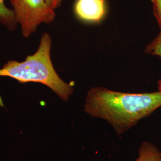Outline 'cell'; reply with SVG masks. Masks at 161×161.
Here are the masks:
<instances>
[{
    "label": "cell",
    "mask_w": 161,
    "mask_h": 161,
    "mask_svg": "<svg viewBox=\"0 0 161 161\" xmlns=\"http://www.w3.org/2000/svg\"><path fill=\"white\" fill-rule=\"evenodd\" d=\"M160 107L161 90L127 93L94 87L87 92L84 109L91 116L107 121L121 135Z\"/></svg>",
    "instance_id": "obj_1"
},
{
    "label": "cell",
    "mask_w": 161,
    "mask_h": 161,
    "mask_svg": "<svg viewBox=\"0 0 161 161\" xmlns=\"http://www.w3.org/2000/svg\"><path fill=\"white\" fill-rule=\"evenodd\" d=\"M52 46L50 35L44 33L35 53L21 62L8 61L0 68V76L12 78L20 83H40L50 88L62 100H68L74 86L64 82L54 69L50 55Z\"/></svg>",
    "instance_id": "obj_2"
},
{
    "label": "cell",
    "mask_w": 161,
    "mask_h": 161,
    "mask_svg": "<svg viewBox=\"0 0 161 161\" xmlns=\"http://www.w3.org/2000/svg\"><path fill=\"white\" fill-rule=\"evenodd\" d=\"M22 34L28 38L36 32L41 23L53 22L56 13L47 0H10Z\"/></svg>",
    "instance_id": "obj_3"
},
{
    "label": "cell",
    "mask_w": 161,
    "mask_h": 161,
    "mask_svg": "<svg viewBox=\"0 0 161 161\" xmlns=\"http://www.w3.org/2000/svg\"><path fill=\"white\" fill-rule=\"evenodd\" d=\"M74 12L80 20L88 23H98L106 16V0H76Z\"/></svg>",
    "instance_id": "obj_4"
},
{
    "label": "cell",
    "mask_w": 161,
    "mask_h": 161,
    "mask_svg": "<svg viewBox=\"0 0 161 161\" xmlns=\"http://www.w3.org/2000/svg\"><path fill=\"white\" fill-rule=\"evenodd\" d=\"M136 161H161V151L155 145L144 142L139 148L138 158Z\"/></svg>",
    "instance_id": "obj_5"
},
{
    "label": "cell",
    "mask_w": 161,
    "mask_h": 161,
    "mask_svg": "<svg viewBox=\"0 0 161 161\" xmlns=\"http://www.w3.org/2000/svg\"><path fill=\"white\" fill-rule=\"evenodd\" d=\"M0 22L10 30L15 29L17 23L14 13L5 5L4 0H0Z\"/></svg>",
    "instance_id": "obj_6"
},
{
    "label": "cell",
    "mask_w": 161,
    "mask_h": 161,
    "mask_svg": "<svg viewBox=\"0 0 161 161\" xmlns=\"http://www.w3.org/2000/svg\"><path fill=\"white\" fill-rule=\"evenodd\" d=\"M145 53L161 59V31L158 35L145 47Z\"/></svg>",
    "instance_id": "obj_7"
},
{
    "label": "cell",
    "mask_w": 161,
    "mask_h": 161,
    "mask_svg": "<svg viewBox=\"0 0 161 161\" xmlns=\"http://www.w3.org/2000/svg\"><path fill=\"white\" fill-rule=\"evenodd\" d=\"M152 3L153 4V14L161 31V0H153Z\"/></svg>",
    "instance_id": "obj_8"
},
{
    "label": "cell",
    "mask_w": 161,
    "mask_h": 161,
    "mask_svg": "<svg viewBox=\"0 0 161 161\" xmlns=\"http://www.w3.org/2000/svg\"><path fill=\"white\" fill-rule=\"evenodd\" d=\"M62 1V0H47V2L49 4V6L54 10L60 6Z\"/></svg>",
    "instance_id": "obj_9"
},
{
    "label": "cell",
    "mask_w": 161,
    "mask_h": 161,
    "mask_svg": "<svg viewBox=\"0 0 161 161\" xmlns=\"http://www.w3.org/2000/svg\"><path fill=\"white\" fill-rule=\"evenodd\" d=\"M150 1H153V0H150Z\"/></svg>",
    "instance_id": "obj_10"
}]
</instances>
